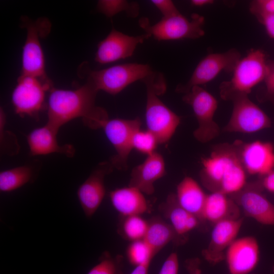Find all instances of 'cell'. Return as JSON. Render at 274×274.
Segmentation results:
<instances>
[{"mask_svg": "<svg viewBox=\"0 0 274 274\" xmlns=\"http://www.w3.org/2000/svg\"><path fill=\"white\" fill-rule=\"evenodd\" d=\"M98 90L90 82L75 89L53 88L47 106V123L59 129L68 122L81 118L91 129L101 128L109 119L107 111L95 105Z\"/></svg>", "mask_w": 274, "mask_h": 274, "instance_id": "1", "label": "cell"}, {"mask_svg": "<svg viewBox=\"0 0 274 274\" xmlns=\"http://www.w3.org/2000/svg\"><path fill=\"white\" fill-rule=\"evenodd\" d=\"M201 164L200 179L211 192L231 195L241 191L247 183V174L233 143L215 145L210 155L201 158Z\"/></svg>", "mask_w": 274, "mask_h": 274, "instance_id": "2", "label": "cell"}, {"mask_svg": "<svg viewBox=\"0 0 274 274\" xmlns=\"http://www.w3.org/2000/svg\"><path fill=\"white\" fill-rule=\"evenodd\" d=\"M145 85L147 101L146 122L148 130L156 138L159 144L168 142L180 124L181 118L159 98L166 89L165 79L160 73L153 71L142 81Z\"/></svg>", "mask_w": 274, "mask_h": 274, "instance_id": "3", "label": "cell"}, {"mask_svg": "<svg viewBox=\"0 0 274 274\" xmlns=\"http://www.w3.org/2000/svg\"><path fill=\"white\" fill-rule=\"evenodd\" d=\"M267 70L264 52L260 49L250 50L236 64L231 79L221 83V97L231 101L237 96L248 95L255 86L264 81Z\"/></svg>", "mask_w": 274, "mask_h": 274, "instance_id": "4", "label": "cell"}, {"mask_svg": "<svg viewBox=\"0 0 274 274\" xmlns=\"http://www.w3.org/2000/svg\"><path fill=\"white\" fill-rule=\"evenodd\" d=\"M204 18L199 14H193L191 18L188 19L180 13L163 17L153 25L146 17L139 20L140 26L146 33L159 41L198 39L204 35Z\"/></svg>", "mask_w": 274, "mask_h": 274, "instance_id": "5", "label": "cell"}, {"mask_svg": "<svg viewBox=\"0 0 274 274\" xmlns=\"http://www.w3.org/2000/svg\"><path fill=\"white\" fill-rule=\"evenodd\" d=\"M153 72L149 64L127 63L91 71L87 81L98 91L115 95L135 82L142 81Z\"/></svg>", "mask_w": 274, "mask_h": 274, "instance_id": "6", "label": "cell"}, {"mask_svg": "<svg viewBox=\"0 0 274 274\" xmlns=\"http://www.w3.org/2000/svg\"><path fill=\"white\" fill-rule=\"evenodd\" d=\"M54 88L48 78L21 75L12 93V102L16 114L38 119L45 108V95Z\"/></svg>", "mask_w": 274, "mask_h": 274, "instance_id": "7", "label": "cell"}, {"mask_svg": "<svg viewBox=\"0 0 274 274\" xmlns=\"http://www.w3.org/2000/svg\"><path fill=\"white\" fill-rule=\"evenodd\" d=\"M182 99L191 106L198 123L193 132L195 139L206 143L218 137L220 128L214 119L218 108L217 99L201 86H196L185 93Z\"/></svg>", "mask_w": 274, "mask_h": 274, "instance_id": "8", "label": "cell"}, {"mask_svg": "<svg viewBox=\"0 0 274 274\" xmlns=\"http://www.w3.org/2000/svg\"><path fill=\"white\" fill-rule=\"evenodd\" d=\"M22 22L26 37L22 49L21 75L47 78L41 39L49 33L51 24L46 18L33 21L26 17L22 19Z\"/></svg>", "mask_w": 274, "mask_h": 274, "instance_id": "9", "label": "cell"}, {"mask_svg": "<svg viewBox=\"0 0 274 274\" xmlns=\"http://www.w3.org/2000/svg\"><path fill=\"white\" fill-rule=\"evenodd\" d=\"M231 101L232 114L223 132L252 133L271 126L269 117L248 95L239 96Z\"/></svg>", "mask_w": 274, "mask_h": 274, "instance_id": "10", "label": "cell"}, {"mask_svg": "<svg viewBox=\"0 0 274 274\" xmlns=\"http://www.w3.org/2000/svg\"><path fill=\"white\" fill-rule=\"evenodd\" d=\"M241 58V53L234 48L223 53L209 54L199 62L186 84L178 85L176 91L185 94L193 86H200L211 81L222 71L232 72Z\"/></svg>", "mask_w": 274, "mask_h": 274, "instance_id": "11", "label": "cell"}, {"mask_svg": "<svg viewBox=\"0 0 274 274\" xmlns=\"http://www.w3.org/2000/svg\"><path fill=\"white\" fill-rule=\"evenodd\" d=\"M141 125L139 117L132 119H109L103 125L101 128L116 152L110 160L114 168L127 169L128 156L133 149L132 136L141 129Z\"/></svg>", "mask_w": 274, "mask_h": 274, "instance_id": "12", "label": "cell"}, {"mask_svg": "<svg viewBox=\"0 0 274 274\" xmlns=\"http://www.w3.org/2000/svg\"><path fill=\"white\" fill-rule=\"evenodd\" d=\"M263 189L258 180L247 183L241 191L229 196L246 216L262 224L274 225V204L262 194Z\"/></svg>", "mask_w": 274, "mask_h": 274, "instance_id": "13", "label": "cell"}, {"mask_svg": "<svg viewBox=\"0 0 274 274\" xmlns=\"http://www.w3.org/2000/svg\"><path fill=\"white\" fill-rule=\"evenodd\" d=\"M151 37L147 33L129 36L113 28L108 36L98 44L95 60L105 64L129 57L133 55L138 45Z\"/></svg>", "mask_w": 274, "mask_h": 274, "instance_id": "14", "label": "cell"}, {"mask_svg": "<svg viewBox=\"0 0 274 274\" xmlns=\"http://www.w3.org/2000/svg\"><path fill=\"white\" fill-rule=\"evenodd\" d=\"M247 174L263 177L274 168V147L268 142H233Z\"/></svg>", "mask_w": 274, "mask_h": 274, "instance_id": "15", "label": "cell"}, {"mask_svg": "<svg viewBox=\"0 0 274 274\" xmlns=\"http://www.w3.org/2000/svg\"><path fill=\"white\" fill-rule=\"evenodd\" d=\"M114 168L110 160L99 163L79 187L77 197L87 218L92 217L100 207L106 194L105 177Z\"/></svg>", "mask_w": 274, "mask_h": 274, "instance_id": "16", "label": "cell"}, {"mask_svg": "<svg viewBox=\"0 0 274 274\" xmlns=\"http://www.w3.org/2000/svg\"><path fill=\"white\" fill-rule=\"evenodd\" d=\"M260 259L257 239L251 235L236 238L225 252V260L230 274H249Z\"/></svg>", "mask_w": 274, "mask_h": 274, "instance_id": "17", "label": "cell"}, {"mask_svg": "<svg viewBox=\"0 0 274 274\" xmlns=\"http://www.w3.org/2000/svg\"><path fill=\"white\" fill-rule=\"evenodd\" d=\"M243 220L241 217L214 224L209 244L202 251V256L209 263L214 265L225 259L226 250L236 238Z\"/></svg>", "mask_w": 274, "mask_h": 274, "instance_id": "18", "label": "cell"}, {"mask_svg": "<svg viewBox=\"0 0 274 274\" xmlns=\"http://www.w3.org/2000/svg\"><path fill=\"white\" fill-rule=\"evenodd\" d=\"M165 163L160 153L155 152L147 156L146 159L131 170L129 186L134 187L144 194L154 193V183L165 174Z\"/></svg>", "mask_w": 274, "mask_h": 274, "instance_id": "19", "label": "cell"}, {"mask_svg": "<svg viewBox=\"0 0 274 274\" xmlns=\"http://www.w3.org/2000/svg\"><path fill=\"white\" fill-rule=\"evenodd\" d=\"M59 129L48 123L36 128L27 135V142L31 155H41L57 153L73 157L75 153L73 146L60 145L57 140Z\"/></svg>", "mask_w": 274, "mask_h": 274, "instance_id": "20", "label": "cell"}, {"mask_svg": "<svg viewBox=\"0 0 274 274\" xmlns=\"http://www.w3.org/2000/svg\"><path fill=\"white\" fill-rule=\"evenodd\" d=\"M241 209L228 195L221 192L207 194L202 218L214 224L225 220L237 219L240 217Z\"/></svg>", "mask_w": 274, "mask_h": 274, "instance_id": "21", "label": "cell"}, {"mask_svg": "<svg viewBox=\"0 0 274 274\" xmlns=\"http://www.w3.org/2000/svg\"><path fill=\"white\" fill-rule=\"evenodd\" d=\"M144 194L139 189L128 186L111 191L109 196L114 209L124 217L141 216L147 211L148 205Z\"/></svg>", "mask_w": 274, "mask_h": 274, "instance_id": "22", "label": "cell"}, {"mask_svg": "<svg viewBox=\"0 0 274 274\" xmlns=\"http://www.w3.org/2000/svg\"><path fill=\"white\" fill-rule=\"evenodd\" d=\"M177 199L180 205L189 213L203 221L202 212L207 194L199 184L192 178L185 177L178 184Z\"/></svg>", "mask_w": 274, "mask_h": 274, "instance_id": "23", "label": "cell"}, {"mask_svg": "<svg viewBox=\"0 0 274 274\" xmlns=\"http://www.w3.org/2000/svg\"><path fill=\"white\" fill-rule=\"evenodd\" d=\"M148 222L143 239L150 247L154 256L170 242L178 245L185 242L186 239L179 236L172 225L161 218L154 217Z\"/></svg>", "mask_w": 274, "mask_h": 274, "instance_id": "24", "label": "cell"}, {"mask_svg": "<svg viewBox=\"0 0 274 274\" xmlns=\"http://www.w3.org/2000/svg\"><path fill=\"white\" fill-rule=\"evenodd\" d=\"M164 216L169 220L177 234L186 239L188 233L187 224L190 216L189 213L179 203L175 193H169L164 202L160 206Z\"/></svg>", "mask_w": 274, "mask_h": 274, "instance_id": "25", "label": "cell"}, {"mask_svg": "<svg viewBox=\"0 0 274 274\" xmlns=\"http://www.w3.org/2000/svg\"><path fill=\"white\" fill-rule=\"evenodd\" d=\"M36 175L33 168L28 165H22L0 173V191L9 192L24 185L33 182Z\"/></svg>", "mask_w": 274, "mask_h": 274, "instance_id": "26", "label": "cell"}, {"mask_svg": "<svg viewBox=\"0 0 274 274\" xmlns=\"http://www.w3.org/2000/svg\"><path fill=\"white\" fill-rule=\"evenodd\" d=\"M148 224V221L140 215L122 216L118 231L123 238L131 242L143 239Z\"/></svg>", "mask_w": 274, "mask_h": 274, "instance_id": "27", "label": "cell"}, {"mask_svg": "<svg viewBox=\"0 0 274 274\" xmlns=\"http://www.w3.org/2000/svg\"><path fill=\"white\" fill-rule=\"evenodd\" d=\"M97 10L108 18L124 12L129 17L135 18L139 14L138 3L126 0H100L96 5Z\"/></svg>", "mask_w": 274, "mask_h": 274, "instance_id": "28", "label": "cell"}, {"mask_svg": "<svg viewBox=\"0 0 274 274\" xmlns=\"http://www.w3.org/2000/svg\"><path fill=\"white\" fill-rule=\"evenodd\" d=\"M126 256L129 263L135 266L151 263L154 257L150 247L144 239L131 242L127 247Z\"/></svg>", "mask_w": 274, "mask_h": 274, "instance_id": "29", "label": "cell"}, {"mask_svg": "<svg viewBox=\"0 0 274 274\" xmlns=\"http://www.w3.org/2000/svg\"><path fill=\"white\" fill-rule=\"evenodd\" d=\"M87 274H124L122 257L120 255L113 257L109 252H104L100 256L98 263Z\"/></svg>", "mask_w": 274, "mask_h": 274, "instance_id": "30", "label": "cell"}, {"mask_svg": "<svg viewBox=\"0 0 274 274\" xmlns=\"http://www.w3.org/2000/svg\"><path fill=\"white\" fill-rule=\"evenodd\" d=\"M159 144L156 136L148 129L137 130L132 139V148L147 156L154 153Z\"/></svg>", "mask_w": 274, "mask_h": 274, "instance_id": "31", "label": "cell"}, {"mask_svg": "<svg viewBox=\"0 0 274 274\" xmlns=\"http://www.w3.org/2000/svg\"><path fill=\"white\" fill-rule=\"evenodd\" d=\"M250 11L255 16L260 14H274V0H257L252 1Z\"/></svg>", "mask_w": 274, "mask_h": 274, "instance_id": "32", "label": "cell"}, {"mask_svg": "<svg viewBox=\"0 0 274 274\" xmlns=\"http://www.w3.org/2000/svg\"><path fill=\"white\" fill-rule=\"evenodd\" d=\"M151 2L164 17L173 16L180 13L173 2L170 0H152Z\"/></svg>", "mask_w": 274, "mask_h": 274, "instance_id": "33", "label": "cell"}, {"mask_svg": "<svg viewBox=\"0 0 274 274\" xmlns=\"http://www.w3.org/2000/svg\"><path fill=\"white\" fill-rule=\"evenodd\" d=\"M179 262L178 254L170 253L164 262L159 274H178Z\"/></svg>", "mask_w": 274, "mask_h": 274, "instance_id": "34", "label": "cell"}, {"mask_svg": "<svg viewBox=\"0 0 274 274\" xmlns=\"http://www.w3.org/2000/svg\"><path fill=\"white\" fill-rule=\"evenodd\" d=\"M264 81L266 96H274V61L267 60V70Z\"/></svg>", "mask_w": 274, "mask_h": 274, "instance_id": "35", "label": "cell"}, {"mask_svg": "<svg viewBox=\"0 0 274 274\" xmlns=\"http://www.w3.org/2000/svg\"><path fill=\"white\" fill-rule=\"evenodd\" d=\"M256 17L264 26L268 35L271 38L274 39V14H260Z\"/></svg>", "mask_w": 274, "mask_h": 274, "instance_id": "36", "label": "cell"}, {"mask_svg": "<svg viewBox=\"0 0 274 274\" xmlns=\"http://www.w3.org/2000/svg\"><path fill=\"white\" fill-rule=\"evenodd\" d=\"M200 260L197 257H192L185 260L184 265L189 274H201Z\"/></svg>", "mask_w": 274, "mask_h": 274, "instance_id": "37", "label": "cell"}, {"mask_svg": "<svg viewBox=\"0 0 274 274\" xmlns=\"http://www.w3.org/2000/svg\"><path fill=\"white\" fill-rule=\"evenodd\" d=\"M259 181L263 189L274 193V168L266 175L261 177Z\"/></svg>", "mask_w": 274, "mask_h": 274, "instance_id": "38", "label": "cell"}, {"mask_svg": "<svg viewBox=\"0 0 274 274\" xmlns=\"http://www.w3.org/2000/svg\"><path fill=\"white\" fill-rule=\"evenodd\" d=\"M150 263L135 266L130 274H148Z\"/></svg>", "mask_w": 274, "mask_h": 274, "instance_id": "39", "label": "cell"}, {"mask_svg": "<svg viewBox=\"0 0 274 274\" xmlns=\"http://www.w3.org/2000/svg\"><path fill=\"white\" fill-rule=\"evenodd\" d=\"M190 3L194 6L202 7L212 4L214 3V1L213 0H192Z\"/></svg>", "mask_w": 274, "mask_h": 274, "instance_id": "40", "label": "cell"}, {"mask_svg": "<svg viewBox=\"0 0 274 274\" xmlns=\"http://www.w3.org/2000/svg\"><path fill=\"white\" fill-rule=\"evenodd\" d=\"M267 99L274 106V96H267Z\"/></svg>", "mask_w": 274, "mask_h": 274, "instance_id": "41", "label": "cell"}, {"mask_svg": "<svg viewBox=\"0 0 274 274\" xmlns=\"http://www.w3.org/2000/svg\"><path fill=\"white\" fill-rule=\"evenodd\" d=\"M272 270H273V273H274V266H273Z\"/></svg>", "mask_w": 274, "mask_h": 274, "instance_id": "42", "label": "cell"}, {"mask_svg": "<svg viewBox=\"0 0 274 274\" xmlns=\"http://www.w3.org/2000/svg\"><path fill=\"white\" fill-rule=\"evenodd\" d=\"M249 274H251V273H249Z\"/></svg>", "mask_w": 274, "mask_h": 274, "instance_id": "43", "label": "cell"}]
</instances>
